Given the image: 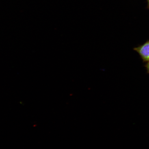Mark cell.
<instances>
[{"instance_id": "obj_1", "label": "cell", "mask_w": 149, "mask_h": 149, "mask_svg": "<svg viewBox=\"0 0 149 149\" xmlns=\"http://www.w3.org/2000/svg\"><path fill=\"white\" fill-rule=\"evenodd\" d=\"M140 56L144 62L149 61V40L142 45L134 48Z\"/></svg>"}, {"instance_id": "obj_2", "label": "cell", "mask_w": 149, "mask_h": 149, "mask_svg": "<svg viewBox=\"0 0 149 149\" xmlns=\"http://www.w3.org/2000/svg\"><path fill=\"white\" fill-rule=\"evenodd\" d=\"M145 66L146 68L147 72H148V73L149 74V61L145 65Z\"/></svg>"}, {"instance_id": "obj_3", "label": "cell", "mask_w": 149, "mask_h": 149, "mask_svg": "<svg viewBox=\"0 0 149 149\" xmlns=\"http://www.w3.org/2000/svg\"><path fill=\"white\" fill-rule=\"evenodd\" d=\"M147 1H148V6L149 7V0H147Z\"/></svg>"}]
</instances>
